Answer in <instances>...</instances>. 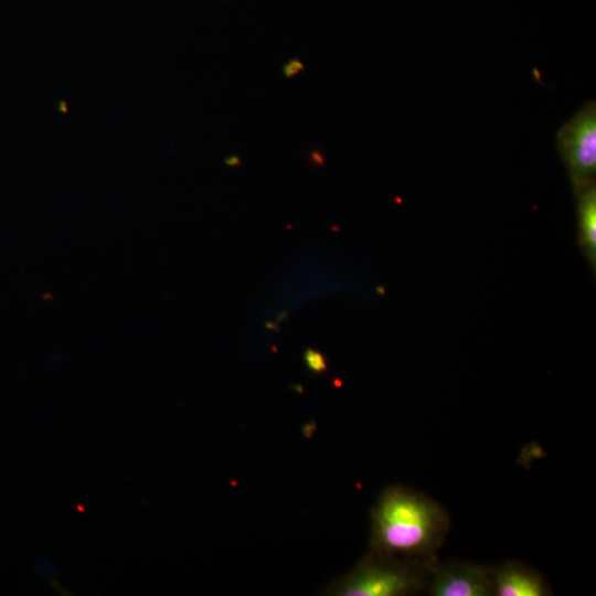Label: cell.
<instances>
[{"label": "cell", "instance_id": "obj_8", "mask_svg": "<svg viewBox=\"0 0 596 596\" xmlns=\"http://www.w3.org/2000/svg\"><path fill=\"white\" fill-rule=\"evenodd\" d=\"M305 70V64L298 58L288 60L281 67V72L286 78H292Z\"/></svg>", "mask_w": 596, "mask_h": 596}, {"label": "cell", "instance_id": "obj_6", "mask_svg": "<svg viewBox=\"0 0 596 596\" xmlns=\"http://www.w3.org/2000/svg\"><path fill=\"white\" fill-rule=\"evenodd\" d=\"M577 198L579 244L588 262H596V191L595 184L575 193Z\"/></svg>", "mask_w": 596, "mask_h": 596}, {"label": "cell", "instance_id": "obj_5", "mask_svg": "<svg viewBox=\"0 0 596 596\" xmlns=\"http://www.w3.org/2000/svg\"><path fill=\"white\" fill-rule=\"evenodd\" d=\"M496 596H546L552 589L534 567L518 561H507L492 567Z\"/></svg>", "mask_w": 596, "mask_h": 596}, {"label": "cell", "instance_id": "obj_2", "mask_svg": "<svg viewBox=\"0 0 596 596\" xmlns=\"http://www.w3.org/2000/svg\"><path fill=\"white\" fill-rule=\"evenodd\" d=\"M437 562L405 558L369 550L322 594L331 596H405L426 588Z\"/></svg>", "mask_w": 596, "mask_h": 596}, {"label": "cell", "instance_id": "obj_4", "mask_svg": "<svg viewBox=\"0 0 596 596\" xmlns=\"http://www.w3.org/2000/svg\"><path fill=\"white\" fill-rule=\"evenodd\" d=\"M425 589L432 596H491L492 567L462 561L436 564Z\"/></svg>", "mask_w": 596, "mask_h": 596}, {"label": "cell", "instance_id": "obj_3", "mask_svg": "<svg viewBox=\"0 0 596 596\" xmlns=\"http://www.w3.org/2000/svg\"><path fill=\"white\" fill-rule=\"evenodd\" d=\"M556 145L570 173L574 193L595 184L596 104L583 106L556 134Z\"/></svg>", "mask_w": 596, "mask_h": 596}, {"label": "cell", "instance_id": "obj_10", "mask_svg": "<svg viewBox=\"0 0 596 596\" xmlns=\"http://www.w3.org/2000/svg\"><path fill=\"white\" fill-rule=\"evenodd\" d=\"M311 158L313 159V162H316L318 164H323V162H324V159H323L322 155L318 153L317 151H313L311 153Z\"/></svg>", "mask_w": 596, "mask_h": 596}, {"label": "cell", "instance_id": "obj_1", "mask_svg": "<svg viewBox=\"0 0 596 596\" xmlns=\"http://www.w3.org/2000/svg\"><path fill=\"white\" fill-rule=\"evenodd\" d=\"M449 529V514L439 502L418 490L390 486L371 510L369 550L437 562Z\"/></svg>", "mask_w": 596, "mask_h": 596}, {"label": "cell", "instance_id": "obj_7", "mask_svg": "<svg viewBox=\"0 0 596 596\" xmlns=\"http://www.w3.org/2000/svg\"><path fill=\"white\" fill-rule=\"evenodd\" d=\"M304 360L307 369L316 374H321L327 370V360L320 351L307 349Z\"/></svg>", "mask_w": 596, "mask_h": 596}, {"label": "cell", "instance_id": "obj_9", "mask_svg": "<svg viewBox=\"0 0 596 596\" xmlns=\"http://www.w3.org/2000/svg\"><path fill=\"white\" fill-rule=\"evenodd\" d=\"M225 163L230 167H237L241 164V159L237 156H230L225 159Z\"/></svg>", "mask_w": 596, "mask_h": 596}]
</instances>
